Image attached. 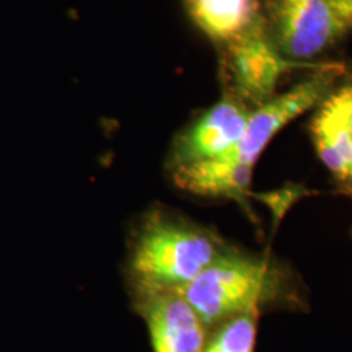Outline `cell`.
I'll list each match as a JSON object with an SVG mask.
<instances>
[{"mask_svg":"<svg viewBox=\"0 0 352 352\" xmlns=\"http://www.w3.org/2000/svg\"><path fill=\"white\" fill-rule=\"evenodd\" d=\"M225 251L212 231L162 209L151 210L131 243L128 273L132 287L182 289Z\"/></svg>","mask_w":352,"mask_h":352,"instance_id":"cell-1","label":"cell"},{"mask_svg":"<svg viewBox=\"0 0 352 352\" xmlns=\"http://www.w3.org/2000/svg\"><path fill=\"white\" fill-rule=\"evenodd\" d=\"M273 287L270 265L263 258L225 251L182 289H175L206 327L260 309Z\"/></svg>","mask_w":352,"mask_h":352,"instance_id":"cell-2","label":"cell"},{"mask_svg":"<svg viewBox=\"0 0 352 352\" xmlns=\"http://www.w3.org/2000/svg\"><path fill=\"white\" fill-rule=\"evenodd\" d=\"M269 33L291 62L309 60L352 33V0H272Z\"/></svg>","mask_w":352,"mask_h":352,"instance_id":"cell-3","label":"cell"},{"mask_svg":"<svg viewBox=\"0 0 352 352\" xmlns=\"http://www.w3.org/2000/svg\"><path fill=\"white\" fill-rule=\"evenodd\" d=\"M342 74L340 64L317 65L315 72L302 82L256 107L250 113L236 145L223 155L238 164L254 167L270 141L294 119L324 101Z\"/></svg>","mask_w":352,"mask_h":352,"instance_id":"cell-4","label":"cell"},{"mask_svg":"<svg viewBox=\"0 0 352 352\" xmlns=\"http://www.w3.org/2000/svg\"><path fill=\"white\" fill-rule=\"evenodd\" d=\"M296 65L279 52L260 16L230 41L228 69L235 97L243 103L258 107L272 100L279 78Z\"/></svg>","mask_w":352,"mask_h":352,"instance_id":"cell-5","label":"cell"},{"mask_svg":"<svg viewBox=\"0 0 352 352\" xmlns=\"http://www.w3.org/2000/svg\"><path fill=\"white\" fill-rule=\"evenodd\" d=\"M133 296L153 352L204 351L208 327L177 291L133 289Z\"/></svg>","mask_w":352,"mask_h":352,"instance_id":"cell-6","label":"cell"},{"mask_svg":"<svg viewBox=\"0 0 352 352\" xmlns=\"http://www.w3.org/2000/svg\"><path fill=\"white\" fill-rule=\"evenodd\" d=\"M251 111L236 97L226 96L176 140L173 167L218 158L239 141Z\"/></svg>","mask_w":352,"mask_h":352,"instance_id":"cell-7","label":"cell"},{"mask_svg":"<svg viewBox=\"0 0 352 352\" xmlns=\"http://www.w3.org/2000/svg\"><path fill=\"white\" fill-rule=\"evenodd\" d=\"M352 87L330 93L312 123L316 151L330 173L352 180Z\"/></svg>","mask_w":352,"mask_h":352,"instance_id":"cell-8","label":"cell"},{"mask_svg":"<svg viewBox=\"0 0 352 352\" xmlns=\"http://www.w3.org/2000/svg\"><path fill=\"white\" fill-rule=\"evenodd\" d=\"M253 167L226 155L173 167L177 188L206 197H228L244 201L251 188Z\"/></svg>","mask_w":352,"mask_h":352,"instance_id":"cell-9","label":"cell"},{"mask_svg":"<svg viewBox=\"0 0 352 352\" xmlns=\"http://www.w3.org/2000/svg\"><path fill=\"white\" fill-rule=\"evenodd\" d=\"M260 309L232 317L217 327L202 352H254Z\"/></svg>","mask_w":352,"mask_h":352,"instance_id":"cell-10","label":"cell"},{"mask_svg":"<svg viewBox=\"0 0 352 352\" xmlns=\"http://www.w3.org/2000/svg\"><path fill=\"white\" fill-rule=\"evenodd\" d=\"M240 1H244V3H248V4H257V0H240Z\"/></svg>","mask_w":352,"mask_h":352,"instance_id":"cell-11","label":"cell"},{"mask_svg":"<svg viewBox=\"0 0 352 352\" xmlns=\"http://www.w3.org/2000/svg\"><path fill=\"white\" fill-rule=\"evenodd\" d=\"M351 129H352V113H351Z\"/></svg>","mask_w":352,"mask_h":352,"instance_id":"cell-12","label":"cell"}]
</instances>
